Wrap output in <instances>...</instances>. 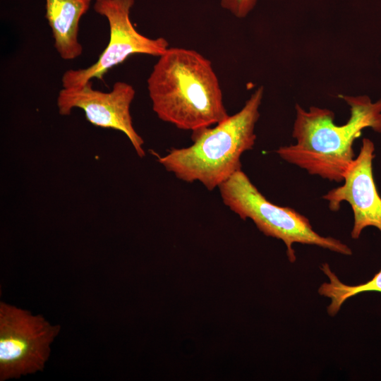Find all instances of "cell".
Wrapping results in <instances>:
<instances>
[{
    "mask_svg": "<svg viewBox=\"0 0 381 381\" xmlns=\"http://www.w3.org/2000/svg\"><path fill=\"white\" fill-rule=\"evenodd\" d=\"M350 108L346 123L337 125L328 109L296 105L293 125L294 145L279 147L275 152L284 161L311 175L341 182L354 159L353 144L365 128L381 133V99L372 102L367 96L340 95Z\"/></svg>",
    "mask_w": 381,
    "mask_h": 381,
    "instance_id": "1",
    "label": "cell"
},
{
    "mask_svg": "<svg viewBox=\"0 0 381 381\" xmlns=\"http://www.w3.org/2000/svg\"><path fill=\"white\" fill-rule=\"evenodd\" d=\"M134 4L135 0H95V12L109 23V42L95 63L85 68L68 70L63 74L64 88L81 86L93 78L101 79L109 69L131 55L159 56L166 52L169 42L165 38H150L132 24L130 13Z\"/></svg>",
    "mask_w": 381,
    "mask_h": 381,
    "instance_id": "6",
    "label": "cell"
},
{
    "mask_svg": "<svg viewBox=\"0 0 381 381\" xmlns=\"http://www.w3.org/2000/svg\"><path fill=\"white\" fill-rule=\"evenodd\" d=\"M92 86L89 81L75 87H63L56 99L59 114L68 116L73 109H80L91 124L122 132L137 155L145 157L144 140L135 131L130 112L135 95L134 87L123 81L116 82L109 92L95 90Z\"/></svg>",
    "mask_w": 381,
    "mask_h": 381,
    "instance_id": "7",
    "label": "cell"
},
{
    "mask_svg": "<svg viewBox=\"0 0 381 381\" xmlns=\"http://www.w3.org/2000/svg\"><path fill=\"white\" fill-rule=\"evenodd\" d=\"M375 147L363 138L358 155L344 176V184L328 191L322 198L332 211H337L342 202H348L353 214L351 238H359L364 228L375 226L381 232V198L373 174Z\"/></svg>",
    "mask_w": 381,
    "mask_h": 381,
    "instance_id": "8",
    "label": "cell"
},
{
    "mask_svg": "<svg viewBox=\"0 0 381 381\" xmlns=\"http://www.w3.org/2000/svg\"><path fill=\"white\" fill-rule=\"evenodd\" d=\"M45 17L52 29L54 47L64 60H73L83 53L78 41L79 22L92 0H45Z\"/></svg>",
    "mask_w": 381,
    "mask_h": 381,
    "instance_id": "9",
    "label": "cell"
},
{
    "mask_svg": "<svg viewBox=\"0 0 381 381\" xmlns=\"http://www.w3.org/2000/svg\"><path fill=\"white\" fill-rule=\"evenodd\" d=\"M60 331L42 315L0 303V380L43 370Z\"/></svg>",
    "mask_w": 381,
    "mask_h": 381,
    "instance_id": "5",
    "label": "cell"
},
{
    "mask_svg": "<svg viewBox=\"0 0 381 381\" xmlns=\"http://www.w3.org/2000/svg\"><path fill=\"white\" fill-rule=\"evenodd\" d=\"M320 270L329 278V282H324L318 289V294L330 299L327 308L329 315L334 317L342 305L349 298L365 291L381 293V270L368 282L358 285H347L341 282L332 271L328 263L320 265Z\"/></svg>",
    "mask_w": 381,
    "mask_h": 381,
    "instance_id": "10",
    "label": "cell"
},
{
    "mask_svg": "<svg viewBox=\"0 0 381 381\" xmlns=\"http://www.w3.org/2000/svg\"><path fill=\"white\" fill-rule=\"evenodd\" d=\"M221 6L238 18L246 17L255 8L258 0H219Z\"/></svg>",
    "mask_w": 381,
    "mask_h": 381,
    "instance_id": "11",
    "label": "cell"
},
{
    "mask_svg": "<svg viewBox=\"0 0 381 381\" xmlns=\"http://www.w3.org/2000/svg\"><path fill=\"white\" fill-rule=\"evenodd\" d=\"M264 88H257L242 109L215 124L192 131L193 144L172 148L157 162L183 181L212 190L241 169L242 155L253 148Z\"/></svg>",
    "mask_w": 381,
    "mask_h": 381,
    "instance_id": "3",
    "label": "cell"
},
{
    "mask_svg": "<svg viewBox=\"0 0 381 381\" xmlns=\"http://www.w3.org/2000/svg\"><path fill=\"white\" fill-rule=\"evenodd\" d=\"M147 84L157 117L179 129L193 131L229 116L212 63L195 50L169 47Z\"/></svg>",
    "mask_w": 381,
    "mask_h": 381,
    "instance_id": "2",
    "label": "cell"
},
{
    "mask_svg": "<svg viewBox=\"0 0 381 381\" xmlns=\"http://www.w3.org/2000/svg\"><path fill=\"white\" fill-rule=\"evenodd\" d=\"M223 203L243 220L251 219L265 236L282 240L291 263L296 260L294 243L313 245L331 251L351 255L349 246L313 230L309 219L289 207L268 200L240 169L219 187Z\"/></svg>",
    "mask_w": 381,
    "mask_h": 381,
    "instance_id": "4",
    "label": "cell"
}]
</instances>
